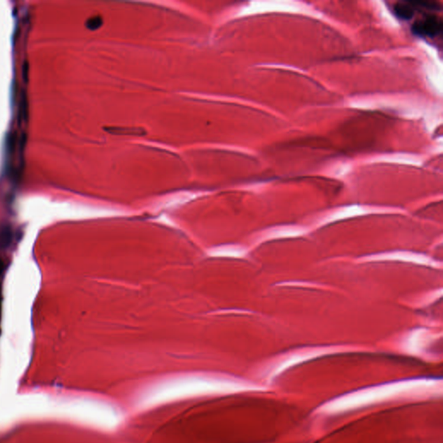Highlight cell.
Wrapping results in <instances>:
<instances>
[{
    "instance_id": "cell-1",
    "label": "cell",
    "mask_w": 443,
    "mask_h": 443,
    "mask_svg": "<svg viewBox=\"0 0 443 443\" xmlns=\"http://www.w3.org/2000/svg\"><path fill=\"white\" fill-rule=\"evenodd\" d=\"M436 386V380H411L404 382L390 384L388 386H384L382 388H376L374 390H368L367 392H361L355 393L354 395H349L346 398H341L335 401L329 402L328 404L322 407V410L326 412H336V411L349 410L352 407L358 405L369 404L375 400H378L384 398H390L396 394L401 395L402 393H419L430 390L431 388L434 390Z\"/></svg>"
},
{
    "instance_id": "cell-2",
    "label": "cell",
    "mask_w": 443,
    "mask_h": 443,
    "mask_svg": "<svg viewBox=\"0 0 443 443\" xmlns=\"http://www.w3.org/2000/svg\"><path fill=\"white\" fill-rule=\"evenodd\" d=\"M363 260L366 262H381V260H401L406 262H413V264H421L425 266H432V268H440L442 264L432 260L430 257L426 256L424 254H414L410 252H392V253H384V254H375V256H369L364 257Z\"/></svg>"
},
{
    "instance_id": "cell-3",
    "label": "cell",
    "mask_w": 443,
    "mask_h": 443,
    "mask_svg": "<svg viewBox=\"0 0 443 443\" xmlns=\"http://www.w3.org/2000/svg\"><path fill=\"white\" fill-rule=\"evenodd\" d=\"M411 32L418 36L436 38L442 32V21L434 15H427L418 20L411 26Z\"/></svg>"
},
{
    "instance_id": "cell-4",
    "label": "cell",
    "mask_w": 443,
    "mask_h": 443,
    "mask_svg": "<svg viewBox=\"0 0 443 443\" xmlns=\"http://www.w3.org/2000/svg\"><path fill=\"white\" fill-rule=\"evenodd\" d=\"M374 210L363 209L361 207H354L350 209H346L344 210H340V212H335L332 215H328L326 216L320 222V226H324L326 224H329L331 222H334L340 221L343 219L350 218H355V216H364L370 213H375Z\"/></svg>"
},
{
    "instance_id": "cell-5",
    "label": "cell",
    "mask_w": 443,
    "mask_h": 443,
    "mask_svg": "<svg viewBox=\"0 0 443 443\" xmlns=\"http://www.w3.org/2000/svg\"><path fill=\"white\" fill-rule=\"evenodd\" d=\"M393 9H394L396 16L402 20H411L412 16H414V10H416L414 7L408 3V1H404V2L396 4Z\"/></svg>"
},
{
    "instance_id": "cell-6",
    "label": "cell",
    "mask_w": 443,
    "mask_h": 443,
    "mask_svg": "<svg viewBox=\"0 0 443 443\" xmlns=\"http://www.w3.org/2000/svg\"><path fill=\"white\" fill-rule=\"evenodd\" d=\"M408 3L410 4L414 9L422 8L430 10H439L442 9L440 4L434 1H408Z\"/></svg>"
},
{
    "instance_id": "cell-7",
    "label": "cell",
    "mask_w": 443,
    "mask_h": 443,
    "mask_svg": "<svg viewBox=\"0 0 443 443\" xmlns=\"http://www.w3.org/2000/svg\"><path fill=\"white\" fill-rule=\"evenodd\" d=\"M102 18L99 16V15H97V16H92L91 18L88 20L86 26H87L88 29L94 30L99 29L100 26H102Z\"/></svg>"
}]
</instances>
